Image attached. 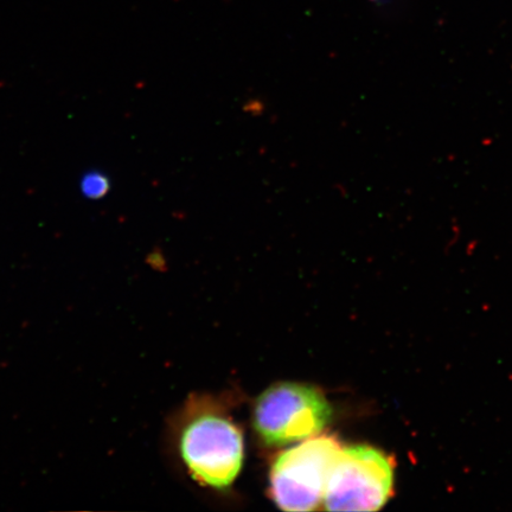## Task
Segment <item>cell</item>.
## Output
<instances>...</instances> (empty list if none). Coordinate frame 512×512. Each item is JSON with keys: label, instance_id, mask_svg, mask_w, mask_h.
<instances>
[{"label": "cell", "instance_id": "obj_5", "mask_svg": "<svg viewBox=\"0 0 512 512\" xmlns=\"http://www.w3.org/2000/svg\"><path fill=\"white\" fill-rule=\"evenodd\" d=\"M111 189V178L101 170H89L80 179V191L86 200H102L110 194Z\"/></svg>", "mask_w": 512, "mask_h": 512}, {"label": "cell", "instance_id": "obj_4", "mask_svg": "<svg viewBox=\"0 0 512 512\" xmlns=\"http://www.w3.org/2000/svg\"><path fill=\"white\" fill-rule=\"evenodd\" d=\"M181 453L197 482L226 489L242 469L243 435L224 416L203 414L184 427Z\"/></svg>", "mask_w": 512, "mask_h": 512}, {"label": "cell", "instance_id": "obj_2", "mask_svg": "<svg viewBox=\"0 0 512 512\" xmlns=\"http://www.w3.org/2000/svg\"><path fill=\"white\" fill-rule=\"evenodd\" d=\"M392 460L375 447H342L326 480L323 503L329 511H377L393 492Z\"/></svg>", "mask_w": 512, "mask_h": 512}, {"label": "cell", "instance_id": "obj_3", "mask_svg": "<svg viewBox=\"0 0 512 512\" xmlns=\"http://www.w3.org/2000/svg\"><path fill=\"white\" fill-rule=\"evenodd\" d=\"M341 444L332 435H316L281 452L271 469V496L285 511H312L323 502L326 480Z\"/></svg>", "mask_w": 512, "mask_h": 512}, {"label": "cell", "instance_id": "obj_1", "mask_svg": "<svg viewBox=\"0 0 512 512\" xmlns=\"http://www.w3.org/2000/svg\"><path fill=\"white\" fill-rule=\"evenodd\" d=\"M332 407L309 384L280 382L256 400L253 426L267 446H286L316 437L330 424Z\"/></svg>", "mask_w": 512, "mask_h": 512}]
</instances>
